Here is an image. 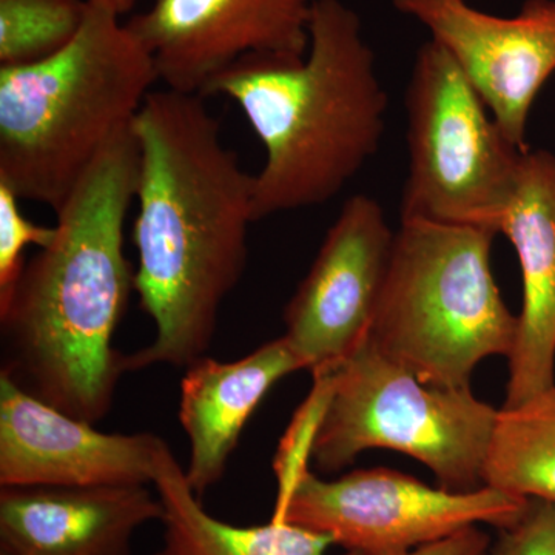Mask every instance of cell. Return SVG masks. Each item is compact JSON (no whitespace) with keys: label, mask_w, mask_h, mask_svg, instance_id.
I'll return each mask as SVG.
<instances>
[{"label":"cell","mask_w":555,"mask_h":555,"mask_svg":"<svg viewBox=\"0 0 555 555\" xmlns=\"http://www.w3.org/2000/svg\"><path fill=\"white\" fill-rule=\"evenodd\" d=\"M131 129L139 150L134 292L156 335L124 356V372L188 367L207 352L222 302L246 270L255 177L224 144L199 94L150 91Z\"/></svg>","instance_id":"1"},{"label":"cell","mask_w":555,"mask_h":555,"mask_svg":"<svg viewBox=\"0 0 555 555\" xmlns=\"http://www.w3.org/2000/svg\"><path fill=\"white\" fill-rule=\"evenodd\" d=\"M138 170L130 127L54 211L56 235L27 261L0 308L2 371L31 396L93 425L108 414L126 374L113 337L134 291L124 241Z\"/></svg>","instance_id":"2"},{"label":"cell","mask_w":555,"mask_h":555,"mask_svg":"<svg viewBox=\"0 0 555 555\" xmlns=\"http://www.w3.org/2000/svg\"><path fill=\"white\" fill-rule=\"evenodd\" d=\"M210 96L235 101L264 147L255 221L334 199L385 134L374 51L343 0H313L305 57H244L208 86Z\"/></svg>","instance_id":"3"},{"label":"cell","mask_w":555,"mask_h":555,"mask_svg":"<svg viewBox=\"0 0 555 555\" xmlns=\"http://www.w3.org/2000/svg\"><path fill=\"white\" fill-rule=\"evenodd\" d=\"M119 17L89 0L82 27L60 53L0 67V182L21 201L60 210L159 82Z\"/></svg>","instance_id":"4"},{"label":"cell","mask_w":555,"mask_h":555,"mask_svg":"<svg viewBox=\"0 0 555 555\" xmlns=\"http://www.w3.org/2000/svg\"><path fill=\"white\" fill-rule=\"evenodd\" d=\"M496 233L469 225L401 221L367 339L423 385L470 387L485 358H509L518 315L491 266Z\"/></svg>","instance_id":"5"},{"label":"cell","mask_w":555,"mask_h":555,"mask_svg":"<svg viewBox=\"0 0 555 555\" xmlns=\"http://www.w3.org/2000/svg\"><path fill=\"white\" fill-rule=\"evenodd\" d=\"M496 416L470 387L423 385L366 338L332 372L312 460L337 473L361 452L390 449L429 467L447 491H476L485 486Z\"/></svg>","instance_id":"6"},{"label":"cell","mask_w":555,"mask_h":555,"mask_svg":"<svg viewBox=\"0 0 555 555\" xmlns=\"http://www.w3.org/2000/svg\"><path fill=\"white\" fill-rule=\"evenodd\" d=\"M406 109L409 175L401 221L499 233L528 150L509 141L462 68L434 40L416 53Z\"/></svg>","instance_id":"7"},{"label":"cell","mask_w":555,"mask_h":555,"mask_svg":"<svg viewBox=\"0 0 555 555\" xmlns=\"http://www.w3.org/2000/svg\"><path fill=\"white\" fill-rule=\"evenodd\" d=\"M529 499L483 486L470 492L430 488L387 469H358L337 480L305 470L276 500L273 520L331 537L357 555H408L480 524H516Z\"/></svg>","instance_id":"8"},{"label":"cell","mask_w":555,"mask_h":555,"mask_svg":"<svg viewBox=\"0 0 555 555\" xmlns=\"http://www.w3.org/2000/svg\"><path fill=\"white\" fill-rule=\"evenodd\" d=\"M393 243L378 201H346L284 310V337L313 378L337 371L367 338Z\"/></svg>","instance_id":"9"},{"label":"cell","mask_w":555,"mask_h":555,"mask_svg":"<svg viewBox=\"0 0 555 555\" xmlns=\"http://www.w3.org/2000/svg\"><path fill=\"white\" fill-rule=\"evenodd\" d=\"M312 7L313 0H153L126 27L166 89L204 96L244 57H305Z\"/></svg>","instance_id":"10"},{"label":"cell","mask_w":555,"mask_h":555,"mask_svg":"<svg viewBox=\"0 0 555 555\" xmlns=\"http://www.w3.org/2000/svg\"><path fill=\"white\" fill-rule=\"evenodd\" d=\"M393 7L429 30L509 141L529 150V113L555 73V0H526L513 17L492 16L466 0H393Z\"/></svg>","instance_id":"11"},{"label":"cell","mask_w":555,"mask_h":555,"mask_svg":"<svg viewBox=\"0 0 555 555\" xmlns=\"http://www.w3.org/2000/svg\"><path fill=\"white\" fill-rule=\"evenodd\" d=\"M163 438L101 433L0 372V486H149Z\"/></svg>","instance_id":"12"},{"label":"cell","mask_w":555,"mask_h":555,"mask_svg":"<svg viewBox=\"0 0 555 555\" xmlns=\"http://www.w3.org/2000/svg\"><path fill=\"white\" fill-rule=\"evenodd\" d=\"M499 233L516 248L524 283L506 401L516 408L555 385V156L525 152Z\"/></svg>","instance_id":"13"},{"label":"cell","mask_w":555,"mask_h":555,"mask_svg":"<svg viewBox=\"0 0 555 555\" xmlns=\"http://www.w3.org/2000/svg\"><path fill=\"white\" fill-rule=\"evenodd\" d=\"M164 507L147 486H27L0 491V550L13 555H133Z\"/></svg>","instance_id":"14"},{"label":"cell","mask_w":555,"mask_h":555,"mask_svg":"<svg viewBox=\"0 0 555 555\" xmlns=\"http://www.w3.org/2000/svg\"><path fill=\"white\" fill-rule=\"evenodd\" d=\"M179 423L189 438L185 476L195 494L219 483L248 418L280 379L305 371L287 338L280 337L230 363L206 356L185 367Z\"/></svg>","instance_id":"15"},{"label":"cell","mask_w":555,"mask_h":555,"mask_svg":"<svg viewBox=\"0 0 555 555\" xmlns=\"http://www.w3.org/2000/svg\"><path fill=\"white\" fill-rule=\"evenodd\" d=\"M153 486L164 507L163 545L153 555H327L334 545L331 537L273 518L268 525L235 526L210 516L164 440Z\"/></svg>","instance_id":"16"},{"label":"cell","mask_w":555,"mask_h":555,"mask_svg":"<svg viewBox=\"0 0 555 555\" xmlns=\"http://www.w3.org/2000/svg\"><path fill=\"white\" fill-rule=\"evenodd\" d=\"M485 486L555 502V385L516 408L499 409Z\"/></svg>","instance_id":"17"},{"label":"cell","mask_w":555,"mask_h":555,"mask_svg":"<svg viewBox=\"0 0 555 555\" xmlns=\"http://www.w3.org/2000/svg\"><path fill=\"white\" fill-rule=\"evenodd\" d=\"M89 0H0V67L36 64L78 35Z\"/></svg>","instance_id":"18"},{"label":"cell","mask_w":555,"mask_h":555,"mask_svg":"<svg viewBox=\"0 0 555 555\" xmlns=\"http://www.w3.org/2000/svg\"><path fill=\"white\" fill-rule=\"evenodd\" d=\"M20 203L16 193L0 182V308L9 302L24 272L27 247H47L56 235L54 225H39L25 217Z\"/></svg>","instance_id":"19"},{"label":"cell","mask_w":555,"mask_h":555,"mask_svg":"<svg viewBox=\"0 0 555 555\" xmlns=\"http://www.w3.org/2000/svg\"><path fill=\"white\" fill-rule=\"evenodd\" d=\"M499 531L488 555H555V502L529 499L516 524Z\"/></svg>","instance_id":"20"},{"label":"cell","mask_w":555,"mask_h":555,"mask_svg":"<svg viewBox=\"0 0 555 555\" xmlns=\"http://www.w3.org/2000/svg\"><path fill=\"white\" fill-rule=\"evenodd\" d=\"M489 550H491L489 535L477 526H473L447 539L418 547L408 555H488Z\"/></svg>","instance_id":"21"},{"label":"cell","mask_w":555,"mask_h":555,"mask_svg":"<svg viewBox=\"0 0 555 555\" xmlns=\"http://www.w3.org/2000/svg\"><path fill=\"white\" fill-rule=\"evenodd\" d=\"M100 2L105 3V5L109 7L115 13L122 16V14L129 13V11L133 9L137 0H100Z\"/></svg>","instance_id":"22"},{"label":"cell","mask_w":555,"mask_h":555,"mask_svg":"<svg viewBox=\"0 0 555 555\" xmlns=\"http://www.w3.org/2000/svg\"><path fill=\"white\" fill-rule=\"evenodd\" d=\"M0 555H13V554L9 553V551L0 550Z\"/></svg>","instance_id":"23"}]
</instances>
